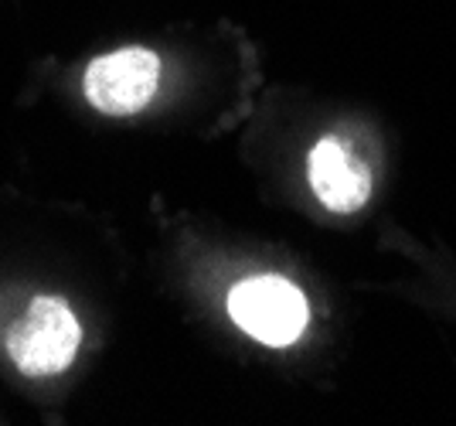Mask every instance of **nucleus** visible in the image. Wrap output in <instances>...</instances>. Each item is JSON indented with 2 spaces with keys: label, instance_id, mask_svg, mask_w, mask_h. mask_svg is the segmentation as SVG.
Here are the masks:
<instances>
[{
  "label": "nucleus",
  "instance_id": "1",
  "mask_svg": "<svg viewBox=\"0 0 456 426\" xmlns=\"http://www.w3.org/2000/svg\"><path fill=\"white\" fill-rule=\"evenodd\" d=\"M78 341H82V328L72 307L61 297H35L24 321L7 331V355L18 372L31 379H45L72 365Z\"/></svg>",
  "mask_w": 456,
  "mask_h": 426
},
{
  "label": "nucleus",
  "instance_id": "2",
  "mask_svg": "<svg viewBox=\"0 0 456 426\" xmlns=\"http://www.w3.org/2000/svg\"><path fill=\"white\" fill-rule=\"evenodd\" d=\"M228 317L269 348L293 345L310 324V304L283 276H252L228 293Z\"/></svg>",
  "mask_w": 456,
  "mask_h": 426
},
{
  "label": "nucleus",
  "instance_id": "3",
  "mask_svg": "<svg viewBox=\"0 0 456 426\" xmlns=\"http://www.w3.org/2000/svg\"><path fill=\"white\" fill-rule=\"evenodd\" d=\"M157 82H160V59L151 48L130 45L89 61L86 99L106 117H134L153 99Z\"/></svg>",
  "mask_w": 456,
  "mask_h": 426
},
{
  "label": "nucleus",
  "instance_id": "4",
  "mask_svg": "<svg viewBox=\"0 0 456 426\" xmlns=\"http://www.w3.org/2000/svg\"><path fill=\"white\" fill-rule=\"evenodd\" d=\"M310 188L323 209L338 215L362 212L371 198V171L338 136H323L306 157Z\"/></svg>",
  "mask_w": 456,
  "mask_h": 426
}]
</instances>
